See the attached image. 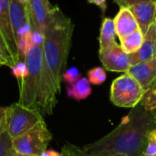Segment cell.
<instances>
[{
  "label": "cell",
  "instance_id": "cell-1",
  "mask_svg": "<svg viewBox=\"0 0 156 156\" xmlns=\"http://www.w3.org/2000/svg\"><path fill=\"white\" fill-rule=\"evenodd\" d=\"M74 25L57 6H52L44 31V67L38 97V109L42 114L50 115L58 104L62 71L67 64Z\"/></svg>",
  "mask_w": 156,
  "mask_h": 156
},
{
  "label": "cell",
  "instance_id": "cell-2",
  "mask_svg": "<svg viewBox=\"0 0 156 156\" xmlns=\"http://www.w3.org/2000/svg\"><path fill=\"white\" fill-rule=\"evenodd\" d=\"M156 128V117L141 103L132 108L120 124L99 141L86 144L82 150L91 155L123 154L143 156L148 133Z\"/></svg>",
  "mask_w": 156,
  "mask_h": 156
},
{
  "label": "cell",
  "instance_id": "cell-3",
  "mask_svg": "<svg viewBox=\"0 0 156 156\" xmlns=\"http://www.w3.org/2000/svg\"><path fill=\"white\" fill-rule=\"evenodd\" d=\"M24 61L27 68V74L19 81L20 91L17 102L27 108L39 110L38 97L44 67L43 46L32 44L27 52Z\"/></svg>",
  "mask_w": 156,
  "mask_h": 156
},
{
  "label": "cell",
  "instance_id": "cell-4",
  "mask_svg": "<svg viewBox=\"0 0 156 156\" xmlns=\"http://www.w3.org/2000/svg\"><path fill=\"white\" fill-rule=\"evenodd\" d=\"M44 121L39 110L27 108L18 102L6 107L5 123L9 135L15 139Z\"/></svg>",
  "mask_w": 156,
  "mask_h": 156
},
{
  "label": "cell",
  "instance_id": "cell-5",
  "mask_svg": "<svg viewBox=\"0 0 156 156\" xmlns=\"http://www.w3.org/2000/svg\"><path fill=\"white\" fill-rule=\"evenodd\" d=\"M51 140L52 134L42 121L24 134L13 139V147L16 153L22 155L41 156Z\"/></svg>",
  "mask_w": 156,
  "mask_h": 156
},
{
  "label": "cell",
  "instance_id": "cell-6",
  "mask_svg": "<svg viewBox=\"0 0 156 156\" xmlns=\"http://www.w3.org/2000/svg\"><path fill=\"white\" fill-rule=\"evenodd\" d=\"M144 90L131 75L124 73L115 79L111 86V101L117 107L133 108L140 103Z\"/></svg>",
  "mask_w": 156,
  "mask_h": 156
},
{
  "label": "cell",
  "instance_id": "cell-7",
  "mask_svg": "<svg viewBox=\"0 0 156 156\" xmlns=\"http://www.w3.org/2000/svg\"><path fill=\"white\" fill-rule=\"evenodd\" d=\"M101 62L104 69L112 72H127L131 67L129 55L117 44L110 49L99 51Z\"/></svg>",
  "mask_w": 156,
  "mask_h": 156
},
{
  "label": "cell",
  "instance_id": "cell-8",
  "mask_svg": "<svg viewBox=\"0 0 156 156\" xmlns=\"http://www.w3.org/2000/svg\"><path fill=\"white\" fill-rule=\"evenodd\" d=\"M52 6L48 0H29L28 10L32 30L44 35Z\"/></svg>",
  "mask_w": 156,
  "mask_h": 156
},
{
  "label": "cell",
  "instance_id": "cell-9",
  "mask_svg": "<svg viewBox=\"0 0 156 156\" xmlns=\"http://www.w3.org/2000/svg\"><path fill=\"white\" fill-rule=\"evenodd\" d=\"M126 73L133 77L145 91L156 80V55L150 59L132 65Z\"/></svg>",
  "mask_w": 156,
  "mask_h": 156
},
{
  "label": "cell",
  "instance_id": "cell-10",
  "mask_svg": "<svg viewBox=\"0 0 156 156\" xmlns=\"http://www.w3.org/2000/svg\"><path fill=\"white\" fill-rule=\"evenodd\" d=\"M156 55V21L154 22L144 34V42L140 49L129 55L130 63L135 65L139 62L152 58Z\"/></svg>",
  "mask_w": 156,
  "mask_h": 156
},
{
  "label": "cell",
  "instance_id": "cell-11",
  "mask_svg": "<svg viewBox=\"0 0 156 156\" xmlns=\"http://www.w3.org/2000/svg\"><path fill=\"white\" fill-rule=\"evenodd\" d=\"M139 25V29L144 35L149 27L156 21V3L153 0L129 6Z\"/></svg>",
  "mask_w": 156,
  "mask_h": 156
},
{
  "label": "cell",
  "instance_id": "cell-12",
  "mask_svg": "<svg viewBox=\"0 0 156 156\" xmlns=\"http://www.w3.org/2000/svg\"><path fill=\"white\" fill-rule=\"evenodd\" d=\"M116 35L119 39L139 29V25L129 7H120V10L113 19Z\"/></svg>",
  "mask_w": 156,
  "mask_h": 156
},
{
  "label": "cell",
  "instance_id": "cell-13",
  "mask_svg": "<svg viewBox=\"0 0 156 156\" xmlns=\"http://www.w3.org/2000/svg\"><path fill=\"white\" fill-rule=\"evenodd\" d=\"M116 29L113 19L110 17H105L101 23V32L99 37L100 49L99 51H103L112 48L118 43L115 40Z\"/></svg>",
  "mask_w": 156,
  "mask_h": 156
},
{
  "label": "cell",
  "instance_id": "cell-14",
  "mask_svg": "<svg viewBox=\"0 0 156 156\" xmlns=\"http://www.w3.org/2000/svg\"><path fill=\"white\" fill-rule=\"evenodd\" d=\"M0 30L2 31V33L7 42L13 56L18 62L19 60H18L16 44V40H15V37H14V35L12 32V28H11V25H10L9 14H8V12L4 11L1 6H0Z\"/></svg>",
  "mask_w": 156,
  "mask_h": 156
},
{
  "label": "cell",
  "instance_id": "cell-15",
  "mask_svg": "<svg viewBox=\"0 0 156 156\" xmlns=\"http://www.w3.org/2000/svg\"><path fill=\"white\" fill-rule=\"evenodd\" d=\"M92 92V89L88 78H80L67 89V95L76 101L87 99Z\"/></svg>",
  "mask_w": 156,
  "mask_h": 156
},
{
  "label": "cell",
  "instance_id": "cell-16",
  "mask_svg": "<svg viewBox=\"0 0 156 156\" xmlns=\"http://www.w3.org/2000/svg\"><path fill=\"white\" fill-rule=\"evenodd\" d=\"M144 35L140 29L120 38V46L128 55L137 52L143 45Z\"/></svg>",
  "mask_w": 156,
  "mask_h": 156
},
{
  "label": "cell",
  "instance_id": "cell-17",
  "mask_svg": "<svg viewBox=\"0 0 156 156\" xmlns=\"http://www.w3.org/2000/svg\"><path fill=\"white\" fill-rule=\"evenodd\" d=\"M140 103L147 112L156 117V80L144 91Z\"/></svg>",
  "mask_w": 156,
  "mask_h": 156
},
{
  "label": "cell",
  "instance_id": "cell-18",
  "mask_svg": "<svg viewBox=\"0 0 156 156\" xmlns=\"http://www.w3.org/2000/svg\"><path fill=\"white\" fill-rule=\"evenodd\" d=\"M16 151L13 147V138L6 129L0 130V156H14Z\"/></svg>",
  "mask_w": 156,
  "mask_h": 156
},
{
  "label": "cell",
  "instance_id": "cell-19",
  "mask_svg": "<svg viewBox=\"0 0 156 156\" xmlns=\"http://www.w3.org/2000/svg\"><path fill=\"white\" fill-rule=\"evenodd\" d=\"M107 79L106 71L101 67H96L88 71V80L90 84L101 85Z\"/></svg>",
  "mask_w": 156,
  "mask_h": 156
},
{
  "label": "cell",
  "instance_id": "cell-20",
  "mask_svg": "<svg viewBox=\"0 0 156 156\" xmlns=\"http://www.w3.org/2000/svg\"><path fill=\"white\" fill-rule=\"evenodd\" d=\"M143 156H156V128L148 133L146 146Z\"/></svg>",
  "mask_w": 156,
  "mask_h": 156
},
{
  "label": "cell",
  "instance_id": "cell-21",
  "mask_svg": "<svg viewBox=\"0 0 156 156\" xmlns=\"http://www.w3.org/2000/svg\"><path fill=\"white\" fill-rule=\"evenodd\" d=\"M0 48L2 49L4 55L5 56V58H6V59H7V61L9 63L10 68L15 66V64L17 61L15 58V57L13 56V54H12V52L10 50V48H9V46H8V44H7V42H6V40H5V37H4L1 30H0Z\"/></svg>",
  "mask_w": 156,
  "mask_h": 156
},
{
  "label": "cell",
  "instance_id": "cell-22",
  "mask_svg": "<svg viewBox=\"0 0 156 156\" xmlns=\"http://www.w3.org/2000/svg\"><path fill=\"white\" fill-rule=\"evenodd\" d=\"M62 78L66 83H68L69 85H71L81 78V73L80 72L78 68L71 67L62 74Z\"/></svg>",
  "mask_w": 156,
  "mask_h": 156
},
{
  "label": "cell",
  "instance_id": "cell-23",
  "mask_svg": "<svg viewBox=\"0 0 156 156\" xmlns=\"http://www.w3.org/2000/svg\"><path fill=\"white\" fill-rule=\"evenodd\" d=\"M13 75L16 78L18 81L23 80L27 74V68L25 61H18L11 68Z\"/></svg>",
  "mask_w": 156,
  "mask_h": 156
},
{
  "label": "cell",
  "instance_id": "cell-24",
  "mask_svg": "<svg viewBox=\"0 0 156 156\" xmlns=\"http://www.w3.org/2000/svg\"><path fill=\"white\" fill-rule=\"evenodd\" d=\"M31 43L33 45H37V46H43L44 35L39 33V32H37V31L32 30V33H31Z\"/></svg>",
  "mask_w": 156,
  "mask_h": 156
},
{
  "label": "cell",
  "instance_id": "cell-25",
  "mask_svg": "<svg viewBox=\"0 0 156 156\" xmlns=\"http://www.w3.org/2000/svg\"><path fill=\"white\" fill-rule=\"evenodd\" d=\"M120 7H129L136 4H140L143 2H147L150 0H113Z\"/></svg>",
  "mask_w": 156,
  "mask_h": 156
},
{
  "label": "cell",
  "instance_id": "cell-26",
  "mask_svg": "<svg viewBox=\"0 0 156 156\" xmlns=\"http://www.w3.org/2000/svg\"><path fill=\"white\" fill-rule=\"evenodd\" d=\"M5 112H6V107H1L0 106V130L6 129Z\"/></svg>",
  "mask_w": 156,
  "mask_h": 156
},
{
  "label": "cell",
  "instance_id": "cell-27",
  "mask_svg": "<svg viewBox=\"0 0 156 156\" xmlns=\"http://www.w3.org/2000/svg\"><path fill=\"white\" fill-rule=\"evenodd\" d=\"M62 156H76L74 153V149H73V145L69 144H66L62 149Z\"/></svg>",
  "mask_w": 156,
  "mask_h": 156
},
{
  "label": "cell",
  "instance_id": "cell-28",
  "mask_svg": "<svg viewBox=\"0 0 156 156\" xmlns=\"http://www.w3.org/2000/svg\"><path fill=\"white\" fill-rule=\"evenodd\" d=\"M107 0H88V2L90 4H93L96 5L97 6H99L101 10L102 13H105L106 9H107Z\"/></svg>",
  "mask_w": 156,
  "mask_h": 156
},
{
  "label": "cell",
  "instance_id": "cell-29",
  "mask_svg": "<svg viewBox=\"0 0 156 156\" xmlns=\"http://www.w3.org/2000/svg\"><path fill=\"white\" fill-rule=\"evenodd\" d=\"M0 66H7V67L10 68L9 63H8V61H7L5 56L4 55V53H3L1 48H0Z\"/></svg>",
  "mask_w": 156,
  "mask_h": 156
},
{
  "label": "cell",
  "instance_id": "cell-30",
  "mask_svg": "<svg viewBox=\"0 0 156 156\" xmlns=\"http://www.w3.org/2000/svg\"><path fill=\"white\" fill-rule=\"evenodd\" d=\"M41 156H62V154L54 150H46Z\"/></svg>",
  "mask_w": 156,
  "mask_h": 156
},
{
  "label": "cell",
  "instance_id": "cell-31",
  "mask_svg": "<svg viewBox=\"0 0 156 156\" xmlns=\"http://www.w3.org/2000/svg\"><path fill=\"white\" fill-rule=\"evenodd\" d=\"M79 154H80V156H126V155H123V154H107V155H91V154H86L83 150H82V148L80 149H79Z\"/></svg>",
  "mask_w": 156,
  "mask_h": 156
},
{
  "label": "cell",
  "instance_id": "cell-32",
  "mask_svg": "<svg viewBox=\"0 0 156 156\" xmlns=\"http://www.w3.org/2000/svg\"><path fill=\"white\" fill-rule=\"evenodd\" d=\"M22 5H24L25 7H28L29 5V0H17Z\"/></svg>",
  "mask_w": 156,
  "mask_h": 156
},
{
  "label": "cell",
  "instance_id": "cell-33",
  "mask_svg": "<svg viewBox=\"0 0 156 156\" xmlns=\"http://www.w3.org/2000/svg\"><path fill=\"white\" fill-rule=\"evenodd\" d=\"M73 149H74V153H75V155L80 156V154H79V149H80V147H77V146L73 145Z\"/></svg>",
  "mask_w": 156,
  "mask_h": 156
},
{
  "label": "cell",
  "instance_id": "cell-34",
  "mask_svg": "<svg viewBox=\"0 0 156 156\" xmlns=\"http://www.w3.org/2000/svg\"><path fill=\"white\" fill-rule=\"evenodd\" d=\"M14 156H26V155H22V154H19L16 153V154H15V155H14Z\"/></svg>",
  "mask_w": 156,
  "mask_h": 156
},
{
  "label": "cell",
  "instance_id": "cell-35",
  "mask_svg": "<svg viewBox=\"0 0 156 156\" xmlns=\"http://www.w3.org/2000/svg\"><path fill=\"white\" fill-rule=\"evenodd\" d=\"M153 1H154V2H155V3H156V0H153Z\"/></svg>",
  "mask_w": 156,
  "mask_h": 156
}]
</instances>
